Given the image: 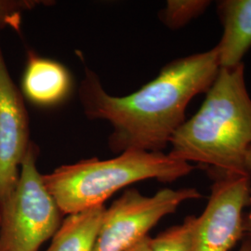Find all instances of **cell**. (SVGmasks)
Here are the masks:
<instances>
[{"label":"cell","instance_id":"9c48e42d","mask_svg":"<svg viewBox=\"0 0 251 251\" xmlns=\"http://www.w3.org/2000/svg\"><path fill=\"white\" fill-rule=\"evenodd\" d=\"M224 34L216 46L220 68H233L251 48V0H224L218 4Z\"/></svg>","mask_w":251,"mask_h":251},{"label":"cell","instance_id":"8992f818","mask_svg":"<svg viewBox=\"0 0 251 251\" xmlns=\"http://www.w3.org/2000/svg\"><path fill=\"white\" fill-rule=\"evenodd\" d=\"M250 196V175L217 177L204 210L196 217L191 251H231L244 240V211Z\"/></svg>","mask_w":251,"mask_h":251},{"label":"cell","instance_id":"5b68a950","mask_svg":"<svg viewBox=\"0 0 251 251\" xmlns=\"http://www.w3.org/2000/svg\"><path fill=\"white\" fill-rule=\"evenodd\" d=\"M201 198L196 188L161 189L150 197L127 189L105 208L94 251H126L183 203Z\"/></svg>","mask_w":251,"mask_h":251},{"label":"cell","instance_id":"4fadbf2b","mask_svg":"<svg viewBox=\"0 0 251 251\" xmlns=\"http://www.w3.org/2000/svg\"><path fill=\"white\" fill-rule=\"evenodd\" d=\"M50 3L42 0H0V29L10 27L19 31L25 12Z\"/></svg>","mask_w":251,"mask_h":251},{"label":"cell","instance_id":"5bb4252c","mask_svg":"<svg viewBox=\"0 0 251 251\" xmlns=\"http://www.w3.org/2000/svg\"><path fill=\"white\" fill-rule=\"evenodd\" d=\"M247 169H248V173L251 177V196H250V210L247 217L245 218V233L247 237L251 238V148L248 152L247 155Z\"/></svg>","mask_w":251,"mask_h":251},{"label":"cell","instance_id":"7c38bea8","mask_svg":"<svg viewBox=\"0 0 251 251\" xmlns=\"http://www.w3.org/2000/svg\"><path fill=\"white\" fill-rule=\"evenodd\" d=\"M210 3L206 0H170L160 11L159 18L170 29H179L201 15Z\"/></svg>","mask_w":251,"mask_h":251},{"label":"cell","instance_id":"3957f363","mask_svg":"<svg viewBox=\"0 0 251 251\" xmlns=\"http://www.w3.org/2000/svg\"><path fill=\"white\" fill-rule=\"evenodd\" d=\"M194 169L169 153L129 149L112 159L90 158L63 165L43 175V179L63 214L68 215L101 206L117 191L135 182H173Z\"/></svg>","mask_w":251,"mask_h":251},{"label":"cell","instance_id":"30bf717a","mask_svg":"<svg viewBox=\"0 0 251 251\" xmlns=\"http://www.w3.org/2000/svg\"><path fill=\"white\" fill-rule=\"evenodd\" d=\"M105 206L68 214L45 251H94Z\"/></svg>","mask_w":251,"mask_h":251},{"label":"cell","instance_id":"ba28073f","mask_svg":"<svg viewBox=\"0 0 251 251\" xmlns=\"http://www.w3.org/2000/svg\"><path fill=\"white\" fill-rule=\"evenodd\" d=\"M71 88V75L63 64L28 52L22 80L23 96L38 106H53L65 100Z\"/></svg>","mask_w":251,"mask_h":251},{"label":"cell","instance_id":"9a60e30c","mask_svg":"<svg viewBox=\"0 0 251 251\" xmlns=\"http://www.w3.org/2000/svg\"><path fill=\"white\" fill-rule=\"evenodd\" d=\"M150 241H151V236L147 235L146 237H144V239L139 241L132 248H130L126 251H149Z\"/></svg>","mask_w":251,"mask_h":251},{"label":"cell","instance_id":"2e32d148","mask_svg":"<svg viewBox=\"0 0 251 251\" xmlns=\"http://www.w3.org/2000/svg\"><path fill=\"white\" fill-rule=\"evenodd\" d=\"M236 251H251V238L246 236Z\"/></svg>","mask_w":251,"mask_h":251},{"label":"cell","instance_id":"52a82bcc","mask_svg":"<svg viewBox=\"0 0 251 251\" xmlns=\"http://www.w3.org/2000/svg\"><path fill=\"white\" fill-rule=\"evenodd\" d=\"M31 142L24 96L11 78L0 47V202L17 184Z\"/></svg>","mask_w":251,"mask_h":251},{"label":"cell","instance_id":"6da1fadb","mask_svg":"<svg viewBox=\"0 0 251 251\" xmlns=\"http://www.w3.org/2000/svg\"><path fill=\"white\" fill-rule=\"evenodd\" d=\"M219 71L214 47L172 61L140 90L117 97L107 93L99 76L86 66L79 99L87 117L106 120L112 126L108 146L113 152H162L184 123L189 102L206 93Z\"/></svg>","mask_w":251,"mask_h":251},{"label":"cell","instance_id":"8fae6325","mask_svg":"<svg viewBox=\"0 0 251 251\" xmlns=\"http://www.w3.org/2000/svg\"><path fill=\"white\" fill-rule=\"evenodd\" d=\"M196 217L187 216L181 224L173 225L155 237H151L149 251H191Z\"/></svg>","mask_w":251,"mask_h":251},{"label":"cell","instance_id":"7a4b0ae2","mask_svg":"<svg viewBox=\"0 0 251 251\" xmlns=\"http://www.w3.org/2000/svg\"><path fill=\"white\" fill-rule=\"evenodd\" d=\"M170 155L198 163L219 176L248 174L251 148V98L245 65L220 68L195 116L171 138Z\"/></svg>","mask_w":251,"mask_h":251},{"label":"cell","instance_id":"277c9868","mask_svg":"<svg viewBox=\"0 0 251 251\" xmlns=\"http://www.w3.org/2000/svg\"><path fill=\"white\" fill-rule=\"evenodd\" d=\"M38 152L31 142L17 184L0 202V251H38L63 223V211L37 169Z\"/></svg>","mask_w":251,"mask_h":251}]
</instances>
